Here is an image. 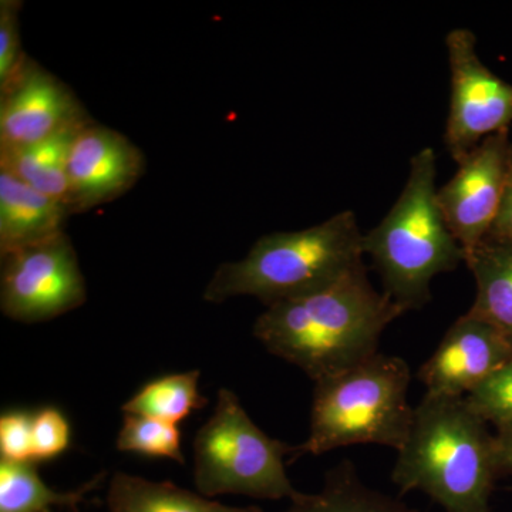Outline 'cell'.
<instances>
[{"mask_svg":"<svg viewBox=\"0 0 512 512\" xmlns=\"http://www.w3.org/2000/svg\"><path fill=\"white\" fill-rule=\"evenodd\" d=\"M404 313L377 291L362 264L320 291L268 306L254 335L271 355L318 382L376 355L384 330Z\"/></svg>","mask_w":512,"mask_h":512,"instance_id":"6da1fadb","label":"cell"},{"mask_svg":"<svg viewBox=\"0 0 512 512\" xmlns=\"http://www.w3.org/2000/svg\"><path fill=\"white\" fill-rule=\"evenodd\" d=\"M495 434L466 399L424 394L392 471L400 495L421 491L446 512H491Z\"/></svg>","mask_w":512,"mask_h":512,"instance_id":"7a4b0ae2","label":"cell"},{"mask_svg":"<svg viewBox=\"0 0 512 512\" xmlns=\"http://www.w3.org/2000/svg\"><path fill=\"white\" fill-rule=\"evenodd\" d=\"M363 235L349 210L301 231L266 234L244 258L218 266L202 298L252 296L268 308L320 291L365 264Z\"/></svg>","mask_w":512,"mask_h":512,"instance_id":"3957f363","label":"cell"},{"mask_svg":"<svg viewBox=\"0 0 512 512\" xmlns=\"http://www.w3.org/2000/svg\"><path fill=\"white\" fill-rule=\"evenodd\" d=\"M437 160L424 147L410 160L409 175L386 217L363 235L384 292L407 312L431 301V282L464 262V249L451 234L437 201Z\"/></svg>","mask_w":512,"mask_h":512,"instance_id":"277c9868","label":"cell"},{"mask_svg":"<svg viewBox=\"0 0 512 512\" xmlns=\"http://www.w3.org/2000/svg\"><path fill=\"white\" fill-rule=\"evenodd\" d=\"M410 382L409 363L380 352L313 382L309 436L293 447L292 460L357 444L399 451L412 430L416 409L409 402Z\"/></svg>","mask_w":512,"mask_h":512,"instance_id":"5b68a950","label":"cell"},{"mask_svg":"<svg viewBox=\"0 0 512 512\" xmlns=\"http://www.w3.org/2000/svg\"><path fill=\"white\" fill-rule=\"evenodd\" d=\"M292 451V446L256 426L237 394L220 389L214 412L195 436V487L208 498L235 494L295 500L301 493L285 468V458Z\"/></svg>","mask_w":512,"mask_h":512,"instance_id":"8992f818","label":"cell"},{"mask_svg":"<svg viewBox=\"0 0 512 512\" xmlns=\"http://www.w3.org/2000/svg\"><path fill=\"white\" fill-rule=\"evenodd\" d=\"M0 259V309L6 318L46 322L87 301L86 279L66 232Z\"/></svg>","mask_w":512,"mask_h":512,"instance_id":"52a82bcc","label":"cell"},{"mask_svg":"<svg viewBox=\"0 0 512 512\" xmlns=\"http://www.w3.org/2000/svg\"><path fill=\"white\" fill-rule=\"evenodd\" d=\"M446 46L451 93L444 144L458 163L485 138L511 130L512 84L481 62L470 29L450 30Z\"/></svg>","mask_w":512,"mask_h":512,"instance_id":"ba28073f","label":"cell"},{"mask_svg":"<svg viewBox=\"0 0 512 512\" xmlns=\"http://www.w3.org/2000/svg\"><path fill=\"white\" fill-rule=\"evenodd\" d=\"M511 130L493 134L463 160L456 174L437 188V201L464 254L490 234L503 200L512 153Z\"/></svg>","mask_w":512,"mask_h":512,"instance_id":"9c48e42d","label":"cell"},{"mask_svg":"<svg viewBox=\"0 0 512 512\" xmlns=\"http://www.w3.org/2000/svg\"><path fill=\"white\" fill-rule=\"evenodd\" d=\"M90 120L73 90L29 56L0 87V150L33 146Z\"/></svg>","mask_w":512,"mask_h":512,"instance_id":"30bf717a","label":"cell"},{"mask_svg":"<svg viewBox=\"0 0 512 512\" xmlns=\"http://www.w3.org/2000/svg\"><path fill=\"white\" fill-rule=\"evenodd\" d=\"M146 173L143 151L120 131L94 120L74 138L67 161V208L87 212L117 200Z\"/></svg>","mask_w":512,"mask_h":512,"instance_id":"8fae6325","label":"cell"},{"mask_svg":"<svg viewBox=\"0 0 512 512\" xmlns=\"http://www.w3.org/2000/svg\"><path fill=\"white\" fill-rule=\"evenodd\" d=\"M512 359V343L493 325L467 312L448 328L417 379L426 396L466 399Z\"/></svg>","mask_w":512,"mask_h":512,"instance_id":"7c38bea8","label":"cell"},{"mask_svg":"<svg viewBox=\"0 0 512 512\" xmlns=\"http://www.w3.org/2000/svg\"><path fill=\"white\" fill-rule=\"evenodd\" d=\"M70 211L6 171H0V255L64 232Z\"/></svg>","mask_w":512,"mask_h":512,"instance_id":"4fadbf2b","label":"cell"},{"mask_svg":"<svg viewBox=\"0 0 512 512\" xmlns=\"http://www.w3.org/2000/svg\"><path fill=\"white\" fill-rule=\"evenodd\" d=\"M476 281L470 313L493 325L512 343V242L485 238L464 254Z\"/></svg>","mask_w":512,"mask_h":512,"instance_id":"5bb4252c","label":"cell"},{"mask_svg":"<svg viewBox=\"0 0 512 512\" xmlns=\"http://www.w3.org/2000/svg\"><path fill=\"white\" fill-rule=\"evenodd\" d=\"M107 507L109 512H262L254 505L231 507L168 481L157 483L126 473L111 477Z\"/></svg>","mask_w":512,"mask_h":512,"instance_id":"9a60e30c","label":"cell"},{"mask_svg":"<svg viewBox=\"0 0 512 512\" xmlns=\"http://www.w3.org/2000/svg\"><path fill=\"white\" fill-rule=\"evenodd\" d=\"M84 124L33 146L0 150V171H6L67 207V161L74 138Z\"/></svg>","mask_w":512,"mask_h":512,"instance_id":"2e32d148","label":"cell"},{"mask_svg":"<svg viewBox=\"0 0 512 512\" xmlns=\"http://www.w3.org/2000/svg\"><path fill=\"white\" fill-rule=\"evenodd\" d=\"M284 512H419L399 498L367 487L355 464L340 461L325 476L322 490L315 494L301 493Z\"/></svg>","mask_w":512,"mask_h":512,"instance_id":"e0dca14e","label":"cell"},{"mask_svg":"<svg viewBox=\"0 0 512 512\" xmlns=\"http://www.w3.org/2000/svg\"><path fill=\"white\" fill-rule=\"evenodd\" d=\"M97 474L89 483L74 491H55L42 480L37 463H16L0 458V512H52L53 507H67L77 512L103 481Z\"/></svg>","mask_w":512,"mask_h":512,"instance_id":"ac0fdd59","label":"cell"},{"mask_svg":"<svg viewBox=\"0 0 512 512\" xmlns=\"http://www.w3.org/2000/svg\"><path fill=\"white\" fill-rule=\"evenodd\" d=\"M200 377V370H191L151 380L123 404L121 412L178 424L207 406L200 392Z\"/></svg>","mask_w":512,"mask_h":512,"instance_id":"d6986e66","label":"cell"},{"mask_svg":"<svg viewBox=\"0 0 512 512\" xmlns=\"http://www.w3.org/2000/svg\"><path fill=\"white\" fill-rule=\"evenodd\" d=\"M123 414V423L117 436L119 451L146 457L170 458L178 464L185 463L178 424L140 414Z\"/></svg>","mask_w":512,"mask_h":512,"instance_id":"ffe728a7","label":"cell"},{"mask_svg":"<svg viewBox=\"0 0 512 512\" xmlns=\"http://www.w3.org/2000/svg\"><path fill=\"white\" fill-rule=\"evenodd\" d=\"M468 406L497 431L512 427V359L466 397Z\"/></svg>","mask_w":512,"mask_h":512,"instance_id":"44dd1931","label":"cell"},{"mask_svg":"<svg viewBox=\"0 0 512 512\" xmlns=\"http://www.w3.org/2000/svg\"><path fill=\"white\" fill-rule=\"evenodd\" d=\"M72 430L69 420L53 406L43 407L33 414V460L42 461L59 457L70 446Z\"/></svg>","mask_w":512,"mask_h":512,"instance_id":"7402d4cb","label":"cell"},{"mask_svg":"<svg viewBox=\"0 0 512 512\" xmlns=\"http://www.w3.org/2000/svg\"><path fill=\"white\" fill-rule=\"evenodd\" d=\"M22 5L18 0L0 2V87L9 83L28 57L20 42L19 12Z\"/></svg>","mask_w":512,"mask_h":512,"instance_id":"603a6c76","label":"cell"},{"mask_svg":"<svg viewBox=\"0 0 512 512\" xmlns=\"http://www.w3.org/2000/svg\"><path fill=\"white\" fill-rule=\"evenodd\" d=\"M0 458L30 463L33 460V414L12 410L0 417Z\"/></svg>","mask_w":512,"mask_h":512,"instance_id":"cb8c5ba5","label":"cell"},{"mask_svg":"<svg viewBox=\"0 0 512 512\" xmlns=\"http://www.w3.org/2000/svg\"><path fill=\"white\" fill-rule=\"evenodd\" d=\"M487 238L512 242V153L503 200H501L500 210H498L497 217H495L493 227H491Z\"/></svg>","mask_w":512,"mask_h":512,"instance_id":"d4e9b609","label":"cell"},{"mask_svg":"<svg viewBox=\"0 0 512 512\" xmlns=\"http://www.w3.org/2000/svg\"><path fill=\"white\" fill-rule=\"evenodd\" d=\"M495 464L498 477L512 474V427L495 434Z\"/></svg>","mask_w":512,"mask_h":512,"instance_id":"484cf974","label":"cell"},{"mask_svg":"<svg viewBox=\"0 0 512 512\" xmlns=\"http://www.w3.org/2000/svg\"><path fill=\"white\" fill-rule=\"evenodd\" d=\"M53 512V511H52Z\"/></svg>","mask_w":512,"mask_h":512,"instance_id":"4316f807","label":"cell"}]
</instances>
